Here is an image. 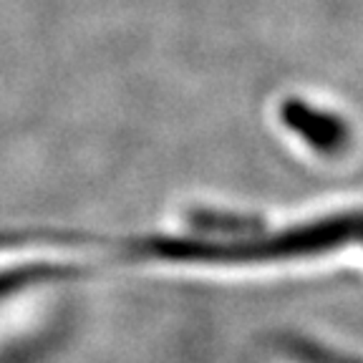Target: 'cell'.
<instances>
[{
  "mask_svg": "<svg viewBox=\"0 0 363 363\" xmlns=\"http://www.w3.org/2000/svg\"><path fill=\"white\" fill-rule=\"evenodd\" d=\"M280 119L288 129H293L308 147L320 154H335L348 144V126L343 119L328 111L308 106L306 101L288 99L280 106Z\"/></svg>",
  "mask_w": 363,
  "mask_h": 363,
  "instance_id": "cell-1",
  "label": "cell"
},
{
  "mask_svg": "<svg viewBox=\"0 0 363 363\" xmlns=\"http://www.w3.org/2000/svg\"><path fill=\"white\" fill-rule=\"evenodd\" d=\"M68 275H74V270L66 265H58V262H30V265L0 267V301L33 288V285L53 283V280H63Z\"/></svg>",
  "mask_w": 363,
  "mask_h": 363,
  "instance_id": "cell-2",
  "label": "cell"
}]
</instances>
